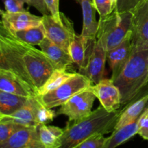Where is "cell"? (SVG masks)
<instances>
[{"label": "cell", "instance_id": "obj_20", "mask_svg": "<svg viewBox=\"0 0 148 148\" xmlns=\"http://www.w3.org/2000/svg\"><path fill=\"white\" fill-rule=\"evenodd\" d=\"M139 119L118 130H114L112 134L108 137L103 148H116L137 134Z\"/></svg>", "mask_w": 148, "mask_h": 148}, {"label": "cell", "instance_id": "obj_8", "mask_svg": "<svg viewBox=\"0 0 148 148\" xmlns=\"http://www.w3.org/2000/svg\"><path fill=\"white\" fill-rule=\"evenodd\" d=\"M132 13L131 41L133 51L148 49V0H143Z\"/></svg>", "mask_w": 148, "mask_h": 148}, {"label": "cell", "instance_id": "obj_28", "mask_svg": "<svg viewBox=\"0 0 148 148\" xmlns=\"http://www.w3.org/2000/svg\"><path fill=\"white\" fill-rule=\"evenodd\" d=\"M92 3L100 17H106L114 10L111 0H92Z\"/></svg>", "mask_w": 148, "mask_h": 148}, {"label": "cell", "instance_id": "obj_2", "mask_svg": "<svg viewBox=\"0 0 148 148\" xmlns=\"http://www.w3.org/2000/svg\"><path fill=\"white\" fill-rule=\"evenodd\" d=\"M121 112V109L108 112L101 105L82 119L68 121L58 148H76L92 136L113 132Z\"/></svg>", "mask_w": 148, "mask_h": 148}, {"label": "cell", "instance_id": "obj_10", "mask_svg": "<svg viewBox=\"0 0 148 148\" xmlns=\"http://www.w3.org/2000/svg\"><path fill=\"white\" fill-rule=\"evenodd\" d=\"M0 90L25 98L38 95L36 88L12 71L5 69H0Z\"/></svg>", "mask_w": 148, "mask_h": 148}, {"label": "cell", "instance_id": "obj_27", "mask_svg": "<svg viewBox=\"0 0 148 148\" xmlns=\"http://www.w3.org/2000/svg\"><path fill=\"white\" fill-rule=\"evenodd\" d=\"M107 139L108 137H104V134H95L82 142L76 148H103Z\"/></svg>", "mask_w": 148, "mask_h": 148}, {"label": "cell", "instance_id": "obj_9", "mask_svg": "<svg viewBox=\"0 0 148 148\" xmlns=\"http://www.w3.org/2000/svg\"><path fill=\"white\" fill-rule=\"evenodd\" d=\"M101 105L108 112L119 110L121 106V92L111 79H103L90 87Z\"/></svg>", "mask_w": 148, "mask_h": 148}, {"label": "cell", "instance_id": "obj_30", "mask_svg": "<svg viewBox=\"0 0 148 148\" xmlns=\"http://www.w3.org/2000/svg\"><path fill=\"white\" fill-rule=\"evenodd\" d=\"M137 134L144 140H148V108H146L139 119Z\"/></svg>", "mask_w": 148, "mask_h": 148}, {"label": "cell", "instance_id": "obj_35", "mask_svg": "<svg viewBox=\"0 0 148 148\" xmlns=\"http://www.w3.org/2000/svg\"><path fill=\"white\" fill-rule=\"evenodd\" d=\"M117 1H118V0H111V3H112L113 7H114V10H115V9H116V7Z\"/></svg>", "mask_w": 148, "mask_h": 148}, {"label": "cell", "instance_id": "obj_19", "mask_svg": "<svg viewBox=\"0 0 148 148\" xmlns=\"http://www.w3.org/2000/svg\"><path fill=\"white\" fill-rule=\"evenodd\" d=\"M82 7L83 25L81 35L91 39H96L98 22L95 19V11L92 0H79Z\"/></svg>", "mask_w": 148, "mask_h": 148}, {"label": "cell", "instance_id": "obj_18", "mask_svg": "<svg viewBox=\"0 0 148 148\" xmlns=\"http://www.w3.org/2000/svg\"><path fill=\"white\" fill-rule=\"evenodd\" d=\"M38 142V127H23L1 143L0 148H27Z\"/></svg>", "mask_w": 148, "mask_h": 148}, {"label": "cell", "instance_id": "obj_3", "mask_svg": "<svg viewBox=\"0 0 148 148\" xmlns=\"http://www.w3.org/2000/svg\"><path fill=\"white\" fill-rule=\"evenodd\" d=\"M114 82L121 92V106L127 105L144 90L148 85V49L133 51Z\"/></svg>", "mask_w": 148, "mask_h": 148}, {"label": "cell", "instance_id": "obj_17", "mask_svg": "<svg viewBox=\"0 0 148 148\" xmlns=\"http://www.w3.org/2000/svg\"><path fill=\"white\" fill-rule=\"evenodd\" d=\"M55 69H69L74 62L68 51L49 40L47 37L39 45Z\"/></svg>", "mask_w": 148, "mask_h": 148}, {"label": "cell", "instance_id": "obj_32", "mask_svg": "<svg viewBox=\"0 0 148 148\" xmlns=\"http://www.w3.org/2000/svg\"><path fill=\"white\" fill-rule=\"evenodd\" d=\"M24 1L30 7L36 8L43 15L50 14V12L45 3V0H24Z\"/></svg>", "mask_w": 148, "mask_h": 148}, {"label": "cell", "instance_id": "obj_13", "mask_svg": "<svg viewBox=\"0 0 148 148\" xmlns=\"http://www.w3.org/2000/svg\"><path fill=\"white\" fill-rule=\"evenodd\" d=\"M132 52L131 34L119 45L107 51V62L112 72L111 79L114 80L121 73L130 60Z\"/></svg>", "mask_w": 148, "mask_h": 148}, {"label": "cell", "instance_id": "obj_36", "mask_svg": "<svg viewBox=\"0 0 148 148\" xmlns=\"http://www.w3.org/2000/svg\"><path fill=\"white\" fill-rule=\"evenodd\" d=\"M76 1H77V2H78V1H79V0H76Z\"/></svg>", "mask_w": 148, "mask_h": 148}, {"label": "cell", "instance_id": "obj_33", "mask_svg": "<svg viewBox=\"0 0 148 148\" xmlns=\"http://www.w3.org/2000/svg\"><path fill=\"white\" fill-rule=\"evenodd\" d=\"M45 3L50 14L57 16L60 14L59 11V0H45Z\"/></svg>", "mask_w": 148, "mask_h": 148}, {"label": "cell", "instance_id": "obj_4", "mask_svg": "<svg viewBox=\"0 0 148 148\" xmlns=\"http://www.w3.org/2000/svg\"><path fill=\"white\" fill-rule=\"evenodd\" d=\"M132 12H118L114 10L105 17H100L96 39L106 51L122 43L131 34Z\"/></svg>", "mask_w": 148, "mask_h": 148}, {"label": "cell", "instance_id": "obj_23", "mask_svg": "<svg viewBox=\"0 0 148 148\" xmlns=\"http://www.w3.org/2000/svg\"><path fill=\"white\" fill-rule=\"evenodd\" d=\"M76 73L75 72H70L69 69H54L45 83L38 90V95H44L54 90Z\"/></svg>", "mask_w": 148, "mask_h": 148}, {"label": "cell", "instance_id": "obj_7", "mask_svg": "<svg viewBox=\"0 0 148 148\" xmlns=\"http://www.w3.org/2000/svg\"><path fill=\"white\" fill-rule=\"evenodd\" d=\"M96 98L90 89L85 90L74 95L69 101L61 106L57 115H64L69 121H77L92 114V106Z\"/></svg>", "mask_w": 148, "mask_h": 148}, {"label": "cell", "instance_id": "obj_21", "mask_svg": "<svg viewBox=\"0 0 148 148\" xmlns=\"http://www.w3.org/2000/svg\"><path fill=\"white\" fill-rule=\"evenodd\" d=\"M38 132L39 139L45 148H58L60 146L64 129L41 124L38 127Z\"/></svg>", "mask_w": 148, "mask_h": 148}, {"label": "cell", "instance_id": "obj_11", "mask_svg": "<svg viewBox=\"0 0 148 148\" xmlns=\"http://www.w3.org/2000/svg\"><path fill=\"white\" fill-rule=\"evenodd\" d=\"M0 25L5 27L10 32H16L42 25L43 16L31 14L27 10L21 12L10 13L1 10Z\"/></svg>", "mask_w": 148, "mask_h": 148}, {"label": "cell", "instance_id": "obj_25", "mask_svg": "<svg viewBox=\"0 0 148 148\" xmlns=\"http://www.w3.org/2000/svg\"><path fill=\"white\" fill-rule=\"evenodd\" d=\"M23 127H25L12 121H0V144L5 142L12 134Z\"/></svg>", "mask_w": 148, "mask_h": 148}, {"label": "cell", "instance_id": "obj_5", "mask_svg": "<svg viewBox=\"0 0 148 148\" xmlns=\"http://www.w3.org/2000/svg\"><path fill=\"white\" fill-rule=\"evenodd\" d=\"M93 85L92 81L81 73H76L56 90L42 95L38 99L48 108L61 106L76 94L88 89Z\"/></svg>", "mask_w": 148, "mask_h": 148}, {"label": "cell", "instance_id": "obj_29", "mask_svg": "<svg viewBox=\"0 0 148 148\" xmlns=\"http://www.w3.org/2000/svg\"><path fill=\"white\" fill-rule=\"evenodd\" d=\"M5 11L10 13L21 12L27 10L24 8V0H3Z\"/></svg>", "mask_w": 148, "mask_h": 148}, {"label": "cell", "instance_id": "obj_24", "mask_svg": "<svg viewBox=\"0 0 148 148\" xmlns=\"http://www.w3.org/2000/svg\"><path fill=\"white\" fill-rule=\"evenodd\" d=\"M10 33H12L15 37L21 40L22 41L34 46H39L40 43L46 38V32L43 25H40L38 27H31V28L16 32H10Z\"/></svg>", "mask_w": 148, "mask_h": 148}, {"label": "cell", "instance_id": "obj_34", "mask_svg": "<svg viewBox=\"0 0 148 148\" xmlns=\"http://www.w3.org/2000/svg\"><path fill=\"white\" fill-rule=\"evenodd\" d=\"M27 148H45L44 146L43 145V144L41 143V142H38V143H36L35 144L32 145L30 147Z\"/></svg>", "mask_w": 148, "mask_h": 148}, {"label": "cell", "instance_id": "obj_22", "mask_svg": "<svg viewBox=\"0 0 148 148\" xmlns=\"http://www.w3.org/2000/svg\"><path fill=\"white\" fill-rule=\"evenodd\" d=\"M28 98L0 90V116L14 114L27 102Z\"/></svg>", "mask_w": 148, "mask_h": 148}, {"label": "cell", "instance_id": "obj_14", "mask_svg": "<svg viewBox=\"0 0 148 148\" xmlns=\"http://www.w3.org/2000/svg\"><path fill=\"white\" fill-rule=\"evenodd\" d=\"M96 39H91L82 35L75 34L69 47V53L74 64L79 66V71L87 66L95 46Z\"/></svg>", "mask_w": 148, "mask_h": 148}, {"label": "cell", "instance_id": "obj_15", "mask_svg": "<svg viewBox=\"0 0 148 148\" xmlns=\"http://www.w3.org/2000/svg\"><path fill=\"white\" fill-rule=\"evenodd\" d=\"M148 108V85L136 98L121 109V114L115 126V130L135 121Z\"/></svg>", "mask_w": 148, "mask_h": 148}, {"label": "cell", "instance_id": "obj_12", "mask_svg": "<svg viewBox=\"0 0 148 148\" xmlns=\"http://www.w3.org/2000/svg\"><path fill=\"white\" fill-rule=\"evenodd\" d=\"M107 61V51L100 40H97L88 65L79 73L88 77L93 84L103 79L105 65Z\"/></svg>", "mask_w": 148, "mask_h": 148}, {"label": "cell", "instance_id": "obj_6", "mask_svg": "<svg viewBox=\"0 0 148 148\" xmlns=\"http://www.w3.org/2000/svg\"><path fill=\"white\" fill-rule=\"evenodd\" d=\"M42 25L46 37L68 51L69 45L76 34L72 20L62 12L57 16L46 14L43 15Z\"/></svg>", "mask_w": 148, "mask_h": 148}, {"label": "cell", "instance_id": "obj_26", "mask_svg": "<svg viewBox=\"0 0 148 148\" xmlns=\"http://www.w3.org/2000/svg\"><path fill=\"white\" fill-rule=\"evenodd\" d=\"M57 116V113L52 110V108H46L40 102L37 109V121L39 126L51 122Z\"/></svg>", "mask_w": 148, "mask_h": 148}, {"label": "cell", "instance_id": "obj_31", "mask_svg": "<svg viewBox=\"0 0 148 148\" xmlns=\"http://www.w3.org/2000/svg\"><path fill=\"white\" fill-rule=\"evenodd\" d=\"M143 0H118L115 10L118 12H132Z\"/></svg>", "mask_w": 148, "mask_h": 148}, {"label": "cell", "instance_id": "obj_16", "mask_svg": "<svg viewBox=\"0 0 148 148\" xmlns=\"http://www.w3.org/2000/svg\"><path fill=\"white\" fill-rule=\"evenodd\" d=\"M39 103L40 101L37 96L28 98L22 108L11 115L0 116V121H12L25 127H38L37 109Z\"/></svg>", "mask_w": 148, "mask_h": 148}, {"label": "cell", "instance_id": "obj_1", "mask_svg": "<svg viewBox=\"0 0 148 148\" xmlns=\"http://www.w3.org/2000/svg\"><path fill=\"white\" fill-rule=\"evenodd\" d=\"M0 69L12 71L37 90L55 69L43 51L22 41L1 25Z\"/></svg>", "mask_w": 148, "mask_h": 148}]
</instances>
